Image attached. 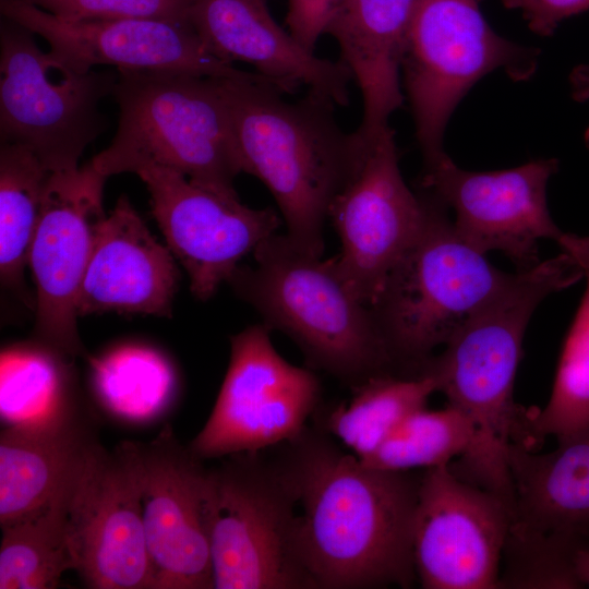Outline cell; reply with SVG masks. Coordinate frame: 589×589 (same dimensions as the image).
Returning a JSON list of instances; mask_svg holds the SVG:
<instances>
[{
    "instance_id": "obj_10",
    "label": "cell",
    "mask_w": 589,
    "mask_h": 589,
    "mask_svg": "<svg viewBox=\"0 0 589 589\" xmlns=\"http://www.w3.org/2000/svg\"><path fill=\"white\" fill-rule=\"evenodd\" d=\"M320 396L314 372L285 360L266 325H252L231 338L218 397L189 447L199 458L208 459L287 443L308 426Z\"/></svg>"
},
{
    "instance_id": "obj_18",
    "label": "cell",
    "mask_w": 589,
    "mask_h": 589,
    "mask_svg": "<svg viewBox=\"0 0 589 589\" xmlns=\"http://www.w3.org/2000/svg\"><path fill=\"white\" fill-rule=\"evenodd\" d=\"M154 589H213L204 515L207 468L167 426L135 443Z\"/></svg>"
},
{
    "instance_id": "obj_28",
    "label": "cell",
    "mask_w": 589,
    "mask_h": 589,
    "mask_svg": "<svg viewBox=\"0 0 589 589\" xmlns=\"http://www.w3.org/2000/svg\"><path fill=\"white\" fill-rule=\"evenodd\" d=\"M64 358L38 341L1 352L2 421L8 425L40 422L74 406L67 395Z\"/></svg>"
},
{
    "instance_id": "obj_14",
    "label": "cell",
    "mask_w": 589,
    "mask_h": 589,
    "mask_svg": "<svg viewBox=\"0 0 589 589\" xmlns=\"http://www.w3.org/2000/svg\"><path fill=\"white\" fill-rule=\"evenodd\" d=\"M92 160L50 172L28 254L36 288L37 341L63 354L83 352L76 302L106 214V179Z\"/></svg>"
},
{
    "instance_id": "obj_15",
    "label": "cell",
    "mask_w": 589,
    "mask_h": 589,
    "mask_svg": "<svg viewBox=\"0 0 589 589\" xmlns=\"http://www.w3.org/2000/svg\"><path fill=\"white\" fill-rule=\"evenodd\" d=\"M422 185L455 212L454 227L472 248L500 251L518 271L540 263L538 242L563 231L548 208L546 184L556 159H538L496 171L459 168L447 154L424 164Z\"/></svg>"
},
{
    "instance_id": "obj_37",
    "label": "cell",
    "mask_w": 589,
    "mask_h": 589,
    "mask_svg": "<svg viewBox=\"0 0 589 589\" xmlns=\"http://www.w3.org/2000/svg\"><path fill=\"white\" fill-rule=\"evenodd\" d=\"M577 573L582 586L589 587V549L579 553L577 558Z\"/></svg>"
},
{
    "instance_id": "obj_2",
    "label": "cell",
    "mask_w": 589,
    "mask_h": 589,
    "mask_svg": "<svg viewBox=\"0 0 589 589\" xmlns=\"http://www.w3.org/2000/svg\"><path fill=\"white\" fill-rule=\"evenodd\" d=\"M581 277L584 271L565 252L518 271L510 284L477 311L422 370L435 378L447 405L462 412L474 428L472 447L449 467L459 478L509 504L508 448L513 444L531 448L528 409L514 399L524 335L541 301Z\"/></svg>"
},
{
    "instance_id": "obj_13",
    "label": "cell",
    "mask_w": 589,
    "mask_h": 589,
    "mask_svg": "<svg viewBox=\"0 0 589 589\" xmlns=\"http://www.w3.org/2000/svg\"><path fill=\"white\" fill-rule=\"evenodd\" d=\"M510 521L503 497L459 478L449 465L424 469L412 526L421 587L497 588Z\"/></svg>"
},
{
    "instance_id": "obj_22",
    "label": "cell",
    "mask_w": 589,
    "mask_h": 589,
    "mask_svg": "<svg viewBox=\"0 0 589 589\" xmlns=\"http://www.w3.org/2000/svg\"><path fill=\"white\" fill-rule=\"evenodd\" d=\"M556 440L557 447L543 454L509 446L508 530L589 545V426Z\"/></svg>"
},
{
    "instance_id": "obj_16",
    "label": "cell",
    "mask_w": 589,
    "mask_h": 589,
    "mask_svg": "<svg viewBox=\"0 0 589 589\" xmlns=\"http://www.w3.org/2000/svg\"><path fill=\"white\" fill-rule=\"evenodd\" d=\"M134 173L145 183L152 214L200 300L209 299L240 261L279 228L274 208L249 207L173 169L145 164Z\"/></svg>"
},
{
    "instance_id": "obj_20",
    "label": "cell",
    "mask_w": 589,
    "mask_h": 589,
    "mask_svg": "<svg viewBox=\"0 0 589 589\" xmlns=\"http://www.w3.org/2000/svg\"><path fill=\"white\" fill-rule=\"evenodd\" d=\"M180 273L125 195L101 223L80 289L79 316L117 312L171 316Z\"/></svg>"
},
{
    "instance_id": "obj_12",
    "label": "cell",
    "mask_w": 589,
    "mask_h": 589,
    "mask_svg": "<svg viewBox=\"0 0 589 589\" xmlns=\"http://www.w3.org/2000/svg\"><path fill=\"white\" fill-rule=\"evenodd\" d=\"M67 532L74 570L94 589H154L135 442L94 443L72 482Z\"/></svg>"
},
{
    "instance_id": "obj_9",
    "label": "cell",
    "mask_w": 589,
    "mask_h": 589,
    "mask_svg": "<svg viewBox=\"0 0 589 589\" xmlns=\"http://www.w3.org/2000/svg\"><path fill=\"white\" fill-rule=\"evenodd\" d=\"M27 28L0 24V140L31 149L50 172L79 168L108 128L100 101L118 71L80 72L44 52Z\"/></svg>"
},
{
    "instance_id": "obj_3",
    "label": "cell",
    "mask_w": 589,
    "mask_h": 589,
    "mask_svg": "<svg viewBox=\"0 0 589 589\" xmlns=\"http://www.w3.org/2000/svg\"><path fill=\"white\" fill-rule=\"evenodd\" d=\"M219 82L242 172L269 190L287 237L322 256L324 225L358 146L356 132L340 128L337 105L318 93L287 100L278 84L255 72Z\"/></svg>"
},
{
    "instance_id": "obj_19",
    "label": "cell",
    "mask_w": 589,
    "mask_h": 589,
    "mask_svg": "<svg viewBox=\"0 0 589 589\" xmlns=\"http://www.w3.org/2000/svg\"><path fill=\"white\" fill-rule=\"evenodd\" d=\"M264 0H194L189 21L206 50L226 63L245 62L287 94L300 86L349 104L352 76L341 60L321 58L272 16Z\"/></svg>"
},
{
    "instance_id": "obj_8",
    "label": "cell",
    "mask_w": 589,
    "mask_h": 589,
    "mask_svg": "<svg viewBox=\"0 0 589 589\" xmlns=\"http://www.w3.org/2000/svg\"><path fill=\"white\" fill-rule=\"evenodd\" d=\"M481 0H419L400 56V73L424 164L443 156L447 122L482 76L503 69L528 80L539 51L522 47L489 25Z\"/></svg>"
},
{
    "instance_id": "obj_33",
    "label": "cell",
    "mask_w": 589,
    "mask_h": 589,
    "mask_svg": "<svg viewBox=\"0 0 589 589\" xmlns=\"http://www.w3.org/2000/svg\"><path fill=\"white\" fill-rule=\"evenodd\" d=\"M339 0H287L288 31L308 49L313 50L326 34Z\"/></svg>"
},
{
    "instance_id": "obj_26",
    "label": "cell",
    "mask_w": 589,
    "mask_h": 589,
    "mask_svg": "<svg viewBox=\"0 0 589 589\" xmlns=\"http://www.w3.org/2000/svg\"><path fill=\"white\" fill-rule=\"evenodd\" d=\"M50 171L28 148L0 145V276L3 287L24 294V271Z\"/></svg>"
},
{
    "instance_id": "obj_31",
    "label": "cell",
    "mask_w": 589,
    "mask_h": 589,
    "mask_svg": "<svg viewBox=\"0 0 589 589\" xmlns=\"http://www.w3.org/2000/svg\"><path fill=\"white\" fill-rule=\"evenodd\" d=\"M586 549L573 540L508 531L497 588H580L577 558Z\"/></svg>"
},
{
    "instance_id": "obj_23",
    "label": "cell",
    "mask_w": 589,
    "mask_h": 589,
    "mask_svg": "<svg viewBox=\"0 0 589 589\" xmlns=\"http://www.w3.org/2000/svg\"><path fill=\"white\" fill-rule=\"evenodd\" d=\"M419 0H339L326 28L362 97L356 132L373 137L404 100L400 56Z\"/></svg>"
},
{
    "instance_id": "obj_1",
    "label": "cell",
    "mask_w": 589,
    "mask_h": 589,
    "mask_svg": "<svg viewBox=\"0 0 589 589\" xmlns=\"http://www.w3.org/2000/svg\"><path fill=\"white\" fill-rule=\"evenodd\" d=\"M278 446L302 506L299 550L313 589L411 587L422 472L368 466L316 426Z\"/></svg>"
},
{
    "instance_id": "obj_17",
    "label": "cell",
    "mask_w": 589,
    "mask_h": 589,
    "mask_svg": "<svg viewBox=\"0 0 589 589\" xmlns=\"http://www.w3.org/2000/svg\"><path fill=\"white\" fill-rule=\"evenodd\" d=\"M0 12L3 19L43 37L53 57L80 72L110 65L206 77L247 73L211 55L191 23L154 19L69 21L28 0H0Z\"/></svg>"
},
{
    "instance_id": "obj_27",
    "label": "cell",
    "mask_w": 589,
    "mask_h": 589,
    "mask_svg": "<svg viewBox=\"0 0 589 589\" xmlns=\"http://www.w3.org/2000/svg\"><path fill=\"white\" fill-rule=\"evenodd\" d=\"M69 492L48 507L1 527L0 589L56 588L63 573L74 568L67 532Z\"/></svg>"
},
{
    "instance_id": "obj_25",
    "label": "cell",
    "mask_w": 589,
    "mask_h": 589,
    "mask_svg": "<svg viewBox=\"0 0 589 589\" xmlns=\"http://www.w3.org/2000/svg\"><path fill=\"white\" fill-rule=\"evenodd\" d=\"M91 381L100 406L129 423L159 418L173 401L177 376L167 359L153 348L125 345L89 359Z\"/></svg>"
},
{
    "instance_id": "obj_6",
    "label": "cell",
    "mask_w": 589,
    "mask_h": 589,
    "mask_svg": "<svg viewBox=\"0 0 589 589\" xmlns=\"http://www.w3.org/2000/svg\"><path fill=\"white\" fill-rule=\"evenodd\" d=\"M426 215L413 242L372 303L400 374H421L433 350L501 293L515 274L493 266L468 244L446 206L424 193Z\"/></svg>"
},
{
    "instance_id": "obj_29",
    "label": "cell",
    "mask_w": 589,
    "mask_h": 589,
    "mask_svg": "<svg viewBox=\"0 0 589 589\" xmlns=\"http://www.w3.org/2000/svg\"><path fill=\"white\" fill-rule=\"evenodd\" d=\"M560 354L551 396L542 409H528L531 446L545 436L564 437L589 426V273Z\"/></svg>"
},
{
    "instance_id": "obj_36",
    "label": "cell",
    "mask_w": 589,
    "mask_h": 589,
    "mask_svg": "<svg viewBox=\"0 0 589 589\" xmlns=\"http://www.w3.org/2000/svg\"><path fill=\"white\" fill-rule=\"evenodd\" d=\"M574 96L577 100H589V68H579L572 76Z\"/></svg>"
},
{
    "instance_id": "obj_7",
    "label": "cell",
    "mask_w": 589,
    "mask_h": 589,
    "mask_svg": "<svg viewBox=\"0 0 589 589\" xmlns=\"http://www.w3.org/2000/svg\"><path fill=\"white\" fill-rule=\"evenodd\" d=\"M261 453L207 469L213 589H313L299 550L297 491L278 453Z\"/></svg>"
},
{
    "instance_id": "obj_32",
    "label": "cell",
    "mask_w": 589,
    "mask_h": 589,
    "mask_svg": "<svg viewBox=\"0 0 589 589\" xmlns=\"http://www.w3.org/2000/svg\"><path fill=\"white\" fill-rule=\"evenodd\" d=\"M69 21L154 19L190 23L194 0H28Z\"/></svg>"
},
{
    "instance_id": "obj_5",
    "label": "cell",
    "mask_w": 589,
    "mask_h": 589,
    "mask_svg": "<svg viewBox=\"0 0 589 589\" xmlns=\"http://www.w3.org/2000/svg\"><path fill=\"white\" fill-rule=\"evenodd\" d=\"M112 96L118 125L111 143L91 160L104 176L156 164L191 182L239 197L242 172L220 77L158 70H117Z\"/></svg>"
},
{
    "instance_id": "obj_34",
    "label": "cell",
    "mask_w": 589,
    "mask_h": 589,
    "mask_svg": "<svg viewBox=\"0 0 589 589\" xmlns=\"http://www.w3.org/2000/svg\"><path fill=\"white\" fill-rule=\"evenodd\" d=\"M506 9L519 10L528 27L550 36L565 19L589 10V0H502Z\"/></svg>"
},
{
    "instance_id": "obj_30",
    "label": "cell",
    "mask_w": 589,
    "mask_h": 589,
    "mask_svg": "<svg viewBox=\"0 0 589 589\" xmlns=\"http://www.w3.org/2000/svg\"><path fill=\"white\" fill-rule=\"evenodd\" d=\"M474 442V428L459 410L426 407L410 414L363 464L393 471L429 469L450 465L465 456Z\"/></svg>"
},
{
    "instance_id": "obj_11",
    "label": "cell",
    "mask_w": 589,
    "mask_h": 589,
    "mask_svg": "<svg viewBox=\"0 0 589 589\" xmlns=\"http://www.w3.org/2000/svg\"><path fill=\"white\" fill-rule=\"evenodd\" d=\"M356 134L358 146L328 219L341 244L337 264L357 296L371 306L422 228L426 199L406 184L389 125L373 137Z\"/></svg>"
},
{
    "instance_id": "obj_38",
    "label": "cell",
    "mask_w": 589,
    "mask_h": 589,
    "mask_svg": "<svg viewBox=\"0 0 589 589\" xmlns=\"http://www.w3.org/2000/svg\"><path fill=\"white\" fill-rule=\"evenodd\" d=\"M264 1H266V2H267V0H264Z\"/></svg>"
},
{
    "instance_id": "obj_4",
    "label": "cell",
    "mask_w": 589,
    "mask_h": 589,
    "mask_svg": "<svg viewBox=\"0 0 589 589\" xmlns=\"http://www.w3.org/2000/svg\"><path fill=\"white\" fill-rule=\"evenodd\" d=\"M239 265L227 283L261 317L287 335L311 369L351 388L371 377L400 374L372 308L342 275L336 259L323 260L273 235Z\"/></svg>"
},
{
    "instance_id": "obj_24",
    "label": "cell",
    "mask_w": 589,
    "mask_h": 589,
    "mask_svg": "<svg viewBox=\"0 0 589 589\" xmlns=\"http://www.w3.org/2000/svg\"><path fill=\"white\" fill-rule=\"evenodd\" d=\"M348 404L315 411V426L337 437L359 459L372 454L410 414L437 392L429 373L384 374L351 388Z\"/></svg>"
},
{
    "instance_id": "obj_35",
    "label": "cell",
    "mask_w": 589,
    "mask_h": 589,
    "mask_svg": "<svg viewBox=\"0 0 589 589\" xmlns=\"http://www.w3.org/2000/svg\"><path fill=\"white\" fill-rule=\"evenodd\" d=\"M557 244L581 267L585 275L589 273V236L563 232Z\"/></svg>"
},
{
    "instance_id": "obj_21",
    "label": "cell",
    "mask_w": 589,
    "mask_h": 589,
    "mask_svg": "<svg viewBox=\"0 0 589 589\" xmlns=\"http://www.w3.org/2000/svg\"><path fill=\"white\" fill-rule=\"evenodd\" d=\"M96 442L92 425L74 406L40 422L2 429L0 526H8L62 498Z\"/></svg>"
}]
</instances>
